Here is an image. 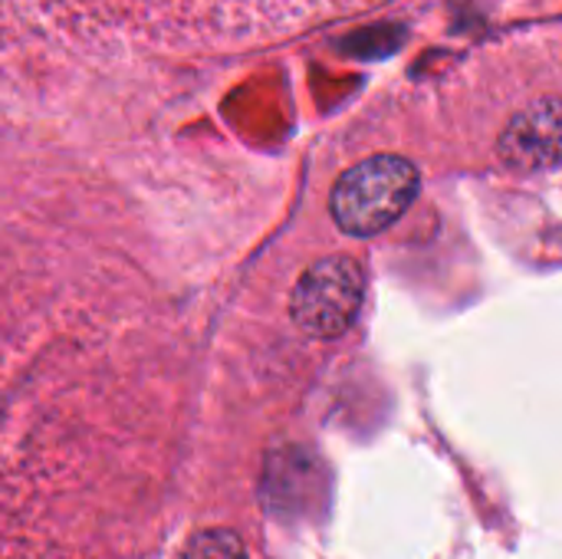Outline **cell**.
<instances>
[{"label":"cell","mask_w":562,"mask_h":559,"mask_svg":"<svg viewBox=\"0 0 562 559\" xmlns=\"http://www.w3.org/2000/svg\"><path fill=\"white\" fill-rule=\"evenodd\" d=\"M418 194V168L398 155H375L349 168L329 198L336 224L352 237H372L395 224Z\"/></svg>","instance_id":"1"},{"label":"cell","mask_w":562,"mask_h":559,"mask_svg":"<svg viewBox=\"0 0 562 559\" xmlns=\"http://www.w3.org/2000/svg\"><path fill=\"white\" fill-rule=\"evenodd\" d=\"M362 267L352 257H326L300 277L290 297V316L303 333L333 339L352 326L362 306Z\"/></svg>","instance_id":"2"},{"label":"cell","mask_w":562,"mask_h":559,"mask_svg":"<svg viewBox=\"0 0 562 559\" xmlns=\"http://www.w3.org/2000/svg\"><path fill=\"white\" fill-rule=\"evenodd\" d=\"M501 158L520 171L562 165V99H540L501 135Z\"/></svg>","instance_id":"3"},{"label":"cell","mask_w":562,"mask_h":559,"mask_svg":"<svg viewBox=\"0 0 562 559\" xmlns=\"http://www.w3.org/2000/svg\"><path fill=\"white\" fill-rule=\"evenodd\" d=\"M178 559H247V550L231 530H201L184 544Z\"/></svg>","instance_id":"4"}]
</instances>
